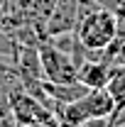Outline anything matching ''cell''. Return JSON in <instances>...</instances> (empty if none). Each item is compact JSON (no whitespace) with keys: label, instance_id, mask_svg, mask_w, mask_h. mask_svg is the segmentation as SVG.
<instances>
[{"label":"cell","instance_id":"cell-1","mask_svg":"<svg viewBox=\"0 0 125 127\" xmlns=\"http://www.w3.org/2000/svg\"><path fill=\"white\" fill-rule=\"evenodd\" d=\"M74 37L86 49L101 51L115 39V17L113 10L101 7L91 0H81V17L74 30Z\"/></svg>","mask_w":125,"mask_h":127},{"label":"cell","instance_id":"cell-2","mask_svg":"<svg viewBox=\"0 0 125 127\" xmlns=\"http://www.w3.org/2000/svg\"><path fill=\"white\" fill-rule=\"evenodd\" d=\"M39 51V66H42V76L52 83H74L76 81V64L71 59L69 51L59 49L57 44H52L49 39H42L37 44Z\"/></svg>","mask_w":125,"mask_h":127},{"label":"cell","instance_id":"cell-3","mask_svg":"<svg viewBox=\"0 0 125 127\" xmlns=\"http://www.w3.org/2000/svg\"><path fill=\"white\" fill-rule=\"evenodd\" d=\"M7 110H10V115L15 117V122L20 127L30 125L34 120L52 117V110L44 108L32 93H27V91L20 86V81H15V83L10 86V91H7Z\"/></svg>","mask_w":125,"mask_h":127},{"label":"cell","instance_id":"cell-4","mask_svg":"<svg viewBox=\"0 0 125 127\" xmlns=\"http://www.w3.org/2000/svg\"><path fill=\"white\" fill-rule=\"evenodd\" d=\"M81 17V0H57L49 20L44 22V39L59 37V34H71Z\"/></svg>","mask_w":125,"mask_h":127},{"label":"cell","instance_id":"cell-5","mask_svg":"<svg viewBox=\"0 0 125 127\" xmlns=\"http://www.w3.org/2000/svg\"><path fill=\"white\" fill-rule=\"evenodd\" d=\"M88 120H108L113 115V98L106 88H88L78 98Z\"/></svg>","mask_w":125,"mask_h":127},{"label":"cell","instance_id":"cell-6","mask_svg":"<svg viewBox=\"0 0 125 127\" xmlns=\"http://www.w3.org/2000/svg\"><path fill=\"white\" fill-rule=\"evenodd\" d=\"M110 76V64L106 59H88V61L78 64L76 81L83 83L86 88H106Z\"/></svg>","mask_w":125,"mask_h":127},{"label":"cell","instance_id":"cell-7","mask_svg":"<svg viewBox=\"0 0 125 127\" xmlns=\"http://www.w3.org/2000/svg\"><path fill=\"white\" fill-rule=\"evenodd\" d=\"M52 115L57 117V122L62 127H78V125H86L88 122L86 112H83L81 103H78V98L76 100H69V103H54Z\"/></svg>","mask_w":125,"mask_h":127},{"label":"cell","instance_id":"cell-8","mask_svg":"<svg viewBox=\"0 0 125 127\" xmlns=\"http://www.w3.org/2000/svg\"><path fill=\"white\" fill-rule=\"evenodd\" d=\"M54 5H57V0H30V5H27V20L39 32L42 39H44V22L49 20Z\"/></svg>","mask_w":125,"mask_h":127},{"label":"cell","instance_id":"cell-9","mask_svg":"<svg viewBox=\"0 0 125 127\" xmlns=\"http://www.w3.org/2000/svg\"><path fill=\"white\" fill-rule=\"evenodd\" d=\"M17 51V42L10 37V32L2 30L0 27V56H5V59H12Z\"/></svg>","mask_w":125,"mask_h":127},{"label":"cell","instance_id":"cell-10","mask_svg":"<svg viewBox=\"0 0 125 127\" xmlns=\"http://www.w3.org/2000/svg\"><path fill=\"white\" fill-rule=\"evenodd\" d=\"M113 17H115V39H125V0H118V5L113 7Z\"/></svg>","mask_w":125,"mask_h":127},{"label":"cell","instance_id":"cell-11","mask_svg":"<svg viewBox=\"0 0 125 127\" xmlns=\"http://www.w3.org/2000/svg\"><path fill=\"white\" fill-rule=\"evenodd\" d=\"M25 127H62V125L52 115V117H44V120H34V122H30V125H25Z\"/></svg>","mask_w":125,"mask_h":127},{"label":"cell","instance_id":"cell-12","mask_svg":"<svg viewBox=\"0 0 125 127\" xmlns=\"http://www.w3.org/2000/svg\"><path fill=\"white\" fill-rule=\"evenodd\" d=\"M91 2H96V5H101V7H108V10H113V7L118 5V0H91Z\"/></svg>","mask_w":125,"mask_h":127},{"label":"cell","instance_id":"cell-13","mask_svg":"<svg viewBox=\"0 0 125 127\" xmlns=\"http://www.w3.org/2000/svg\"><path fill=\"white\" fill-rule=\"evenodd\" d=\"M5 25V0H0V27Z\"/></svg>","mask_w":125,"mask_h":127},{"label":"cell","instance_id":"cell-14","mask_svg":"<svg viewBox=\"0 0 125 127\" xmlns=\"http://www.w3.org/2000/svg\"><path fill=\"white\" fill-rule=\"evenodd\" d=\"M78 127H91V125H88V122H86V125H78Z\"/></svg>","mask_w":125,"mask_h":127}]
</instances>
